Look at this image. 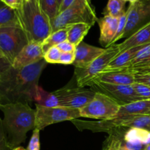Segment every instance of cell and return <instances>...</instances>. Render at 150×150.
Listing matches in <instances>:
<instances>
[{
	"label": "cell",
	"instance_id": "1",
	"mask_svg": "<svg viewBox=\"0 0 150 150\" xmlns=\"http://www.w3.org/2000/svg\"><path fill=\"white\" fill-rule=\"evenodd\" d=\"M47 64L43 59L26 67H11L0 75V99L2 104L36 101L40 78Z\"/></svg>",
	"mask_w": 150,
	"mask_h": 150
},
{
	"label": "cell",
	"instance_id": "2",
	"mask_svg": "<svg viewBox=\"0 0 150 150\" xmlns=\"http://www.w3.org/2000/svg\"><path fill=\"white\" fill-rule=\"evenodd\" d=\"M0 110L4 114L2 126L7 141L15 149L25 142L28 132L35 129L36 111L23 103L3 104Z\"/></svg>",
	"mask_w": 150,
	"mask_h": 150
},
{
	"label": "cell",
	"instance_id": "3",
	"mask_svg": "<svg viewBox=\"0 0 150 150\" xmlns=\"http://www.w3.org/2000/svg\"><path fill=\"white\" fill-rule=\"evenodd\" d=\"M19 23L29 42H42L52 33V25L40 0H21L17 9Z\"/></svg>",
	"mask_w": 150,
	"mask_h": 150
},
{
	"label": "cell",
	"instance_id": "4",
	"mask_svg": "<svg viewBox=\"0 0 150 150\" xmlns=\"http://www.w3.org/2000/svg\"><path fill=\"white\" fill-rule=\"evenodd\" d=\"M98 20L95 9L89 0H76L68 8L57 16L51 25L53 32H55L78 23H86L92 26Z\"/></svg>",
	"mask_w": 150,
	"mask_h": 150
},
{
	"label": "cell",
	"instance_id": "5",
	"mask_svg": "<svg viewBox=\"0 0 150 150\" xmlns=\"http://www.w3.org/2000/svg\"><path fill=\"white\" fill-rule=\"evenodd\" d=\"M29 42L26 32L20 26L0 28V55L11 64Z\"/></svg>",
	"mask_w": 150,
	"mask_h": 150
},
{
	"label": "cell",
	"instance_id": "6",
	"mask_svg": "<svg viewBox=\"0 0 150 150\" xmlns=\"http://www.w3.org/2000/svg\"><path fill=\"white\" fill-rule=\"evenodd\" d=\"M120 53L119 44H114L105 48L100 56L95 59L86 68H76L75 76L78 86H89L99 73H102L109 63Z\"/></svg>",
	"mask_w": 150,
	"mask_h": 150
},
{
	"label": "cell",
	"instance_id": "7",
	"mask_svg": "<svg viewBox=\"0 0 150 150\" xmlns=\"http://www.w3.org/2000/svg\"><path fill=\"white\" fill-rule=\"evenodd\" d=\"M121 105L107 95L96 92L93 99L81 108V117L86 118L108 120L114 119Z\"/></svg>",
	"mask_w": 150,
	"mask_h": 150
},
{
	"label": "cell",
	"instance_id": "8",
	"mask_svg": "<svg viewBox=\"0 0 150 150\" xmlns=\"http://www.w3.org/2000/svg\"><path fill=\"white\" fill-rule=\"evenodd\" d=\"M35 129L42 130L45 127L64 121H72L81 117L80 110L64 107H45L36 104Z\"/></svg>",
	"mask_w": 150,
	"mask_h": 150
},
{
	"label": "cell",
	"instance_id": "9",
	"mask_svg": "<svg viewBox=\"0 0 150 150\" xmlns=\"http://www.w3.org/2000/svg\"><path fill=\"white\" fill-rule=\"evenodd\" d=\"M58 100L59 107L81 109L87 105L96 92L91 88L63 87L53 92Z\"/></svg>",
	"mask_w": 150,
	"mask_h": 150
},
{
	"label": "cell",
	"instance_id": "10",
	"mask_svg": "<svg viewBox=\"0 0 150 150\" xmlns=\"http://www.w3.org/2000/svg\"><path fill=\"white\" fill-rule=\"evenodd\" d=\"M89 87L96 92H100L115 100L120 105H124L138 100H144L139 98L133 85H119L92 81Z\"/></svg>",
	"mask_w": 150,
	"mask_h": 150
},
{
	"label": "cell",
	"instance_id": "11",
	"mask_svg": "<svg viewBox=\"0 0 150 150\" xmlns=\"http://www.w3.org/2000/svg\"><path fill=\"white\" fill-rule=\"evenodd\" d=\"M126 26L122 38H127L150 21V0H138L127 10Z\"/></svg>",
	"mask_w": 150,
	"mask_h": 150
},
{
	"label": "cell",
	"instance_id": "12",
	"mask_svg": "<svg viewBox=\"0 0 150 150\" xmlns=\"http://www.w3.org/2000/svg\"><path fill=\"white\" fill-rule=\"evenodd\" d=\"M92 81H101L119 85H133L136 83V73L130 67L104 70L99 73Z\"/></svg>",
	"mask_w": 150,
	"mask_h": 150
},
{
	"label": "cell",
	"instance_id": "13",
	"mask_svg": "<svg viewBox=\"0 0 150 150\" xmlns=\"http://www.w3.org/2000/svg\"><path fill=\"white\" fill-rule=\"evenodd\" d=\"M44 54L40 42H29L16 57L12 67L19 68L35 64L43 59Z\"/></svg>",
	"mask_w": 150,
	"mask_h": 150
},
{
	"label": "cell",
	"instance_id": "14",
	"mask_svg": "<svg viewBox=\"0 0 150 150\" xmlns=\"http://www.w3.org/2000/svg\"><path fill=\"white\" fill-rule=\"evenodd\" d=\"M105 50V48L93 46L82 41L76 46L73 65L76 68H86L95 59L100 56Z\"/></svg>",
	"mask_w": 150,
	"mask_h": 150
},
{
	"label": "cell",
	"instance_id": "15",
	"mask_svg": "<svg viewBox=\"0 0 150 150\" xmlns=\"http://www.w3.org/2000/svg\"><path fill=\"white\" fill-rule=\"evenodd\" d=\"M98 25L100 27L99 42L101 45L108 48L112 45V42L117 32L119 24V18H114L109 16H104L98 18Z\"/></svg>",
	"mask_w": 150,
	"mask_h": 150
},
{
	"label": "cell",
	"instance_id": "16",
	"mask_svg": "<svg viewBox=\"0 0 150 150\" xmlns=\"http://www.w3.org/2000/svg\"><path fill=\"white\" fill-rule=\"evenodd\" d=\"M123 144L133 150H143L150 144V131L144 129L130 128L125 132Z\"/></svg>",
	"mask_w": 150,
	"mask_h": 150
},
{
	"label": "cell",
	"instance_id": "17",
	"mask_svg": "<svg viewBox=\"0 0 150 150\" xmlns=\"http://www.w3.org/2000/svg\"><path fill=\"white\" fill-rule=\"evenodd\" d=\"M138 115H150V100H138L121 105L114 119L116 120H122Z\"/></svg>",
	"mask_w": 150,
	"mask_h": 150
},
{
	"label": "cell",
	"instance_id": "18",
	"mask_svg": "<svg viewBox=\"0 0 150 150\" xmlns=\"http://www.w3.org/2000/svg\"><path fill=\"white\" fill-rule=\"evenodd\" d=\"M147 44H150V21L119 44V46L120 52H122L130 48Z\"/></svg>",
	"mask_w": 150,
	"mask_h": 150
},
{
	"label": "cell",
	"instance_id": "19",
	"mask_svg": "<svg viewBox=\"0 0 150 150\" xmlns=\"http://www.w3.org/2000/svg\"><path fill=\"white\" fill-rule=\"evenodd\" d=\"M144 45H140V46L133 47L125 51L120 52L111 62L109 63L105 70H118V69L126 68L130 67V63L133 59L137 53L143 48Z\"/></svg>",
	"mask_w": 150,
	"mask_h": 150
},
{
	"label": "cell",
	"instance_id": "20",
	"mask_svg": "<svg viewBox=\"0 0 150 150\" xmlns=\"http://www.w3.org/2000/svg\"><path fill=\"white\" fill-rule=\"evenodd\" d=\"M67 27H68V32H67V40L73 45L77 46L83 41V39L87 35L92 26L86 23H78L69 25Z\"/></svg>",
	"mask_w": 150,
	"mask_h": 150
},
{
	"label": "cell",
	"instance_id": "21",
	"mask_svg": "<svg viewBox=\"0 0 150 150\" xmlns=\"http://www.w3.org/2000/svg\"><path fill=\"white\" fill-rule=\"evenodd\" d=\"M11 26H20L17 10L0 1V28Z\"/></svg>",
	"mask_w": 150,
	"mask_h": 150
},
{
	"label": "cell",
	"instance_id": "22",
	"mask_svg": "<svg viewBox=\"0 0 150 150\" xmlns=\"http://www.w3.org/2000/svg\"><path fill=\"white\" fill-rule=\"evenodd\" d=\"M67 32H68V27H64L60 29L59 30L53 32L48 37H47L42 42V50L44 53L46 52L49 48L52 47L57 46L61 42L67 40Z\"/></svg>",
	"mask_w": 150,
	"mask_h": 150
},
{
	"label": "cell",
	"instance_id": "23",
	"mask_svg": "<svg viewBox=\"0 0 150 150\" xmlns=\"http://www.w3.org/2000/svg\"><path fill=\"white\" fill-rule=\"evenodd\" d=\"M125 0H108L103 11L104 16H109L114 18H120L126 12Z\"/></svg>",
	"mask_w": 150,
	"mask_h": 150
},
{
	"label": "cell",
	"instance_id": "24",
	"mask_svg": "<svg viewBox=\"0 0 150 150\" xmlns=\"http://www.w3.org/2000/svg\"><path fill=\"white\" fill-rule=\"evenodd\" d=\"M42 10L51 20V23L58 16L59 5L57 0H40Z\"/></svg>",
	"mask_w": 150,
	"mask_h": 150
},
{
	"label": "cell",
	"instance_id": "25",
	"mask_svg": "<svg viewBox=\"0 0 150 150\" xmlns=\"http://www.w3.org/2000/svg\"><path fill=\"white\" fill-rule=\"evenodd\" d=\"M62 52L57 46L49 48L44 54V60L48 64H59Z\"/></svg>",
	"mask_w": 150,
	"mask_h": 150
},
{
	"label": "cell",
	"instance_id": "26",
	"mask_svg": "<svg viewBox=\"0 0 150 150\" xmlns=\"http://www.w3.org/2000/svg\"><path fill=\"white\" fill-rule=\"evenodd\" d=\"M150 57V44H147V45H144L139 52L136 55V57L133 58L132 60L131 63H130V67L131 68L132 67L136 64L137 63L143 61L145 59L148 58Z\"/></svg>",
	"mask_w": 150,
	"mask_h": 150
},
{
	"label": "cell",
	"instance_id": "27",
	"mask_svg": "<svg viewBox=\"0 0 150 150\" xmlns=\"http://www.w3.org/2000/svg\"><path fill=\"white\" fill-rule=\"evenodd\" d=\"M133 86L139 98L145 100H150V86L136 82Z\"/></svg>",
	"mask_w": 150,
	"mask_h": 150
},
{
	"label": "cell",
	"instance_id": "28",
	"mask_svg": "<svg viewBox=\"0 0 150 150\" xmlns=\"http://www.w3.org/2000/svg\"><path fill=\"white\" fill-rule=\"evenodd\" d=\"M127 16V10H126L125 13H123V14L119 18V24H118V28H117V34H116L115 38H114V40H113L112 42V45L115 44L117 40H119L120 39L122 38L123 34H124L125 29V26H126Z\"/></svg>",
	"mask_w": 150,
	"mask_h": 150
},
{
	"label": "cell",
	"instance_id": "29",
	"mask_svg": "<svg viewBox=\"0 0 150 150\" xmlns=\"http://www.w3.org/2000/svg\"><path fill=\"white\" fill-rule=\"evenodd\" d=\"M40 131L38 129L33 130L32 136L31 137L29 143L28 144L26 150H40Z\"/></svg>",
	"mask_w": 150,
	"mask_h": 150
},
{
	"label": "cell",
	"instance_id": "30",
	"mask_svg": "<svg viewBox=\"0 0 150 150\" xmlns=\"http://www.w3.org/2000/svg\"><path fill=\"white\" fill-rule=\"evenodd\" d=\"M13 149L7 141V136L5 134L2 126V120L0 118V150H13Z\"/></svg>",
	"mask_w": 150,
	"mask_h": 150
},
{
	"label": "cell",
	"instance_id": "31",
	"mask_svg": "<svg viewBox=\"0 0 150 150\" xmlns=\"http://www.w3.org/2000/svg\"><path fill=\"white\" fill-rule=\"evenodd\" d=\"M75 60V52H67L62 53L60 56L59 64H73Z\"/></svg>",
	"mask_w": 150,
	"mask_h": 150
},
{
	"label": "cell",
	"instance_id": "32",
	"mask_svg": "<svg viewBox=\"0 0 150 150\" xmlns=\"http://www.w3.org/2000/svg\"><path fill=\"white\" fill-rule=\"evenodd\" d=\"M57 47L60 50V51H61L62 53L75 52L76 48V45L69 42L67 40L64 41V42H61V43H59V45H57Z\"/></svg>",
	"mask_w": 150,
	"mask_h": 150
},
{
	"label": "cell",
	"instance_id": "33",
	"mask_svg": "<svg viewBox=\"0 0 150 150\" xmlns=\"http://www.w3.org/2000/svg\"><path fill=\"white\" fill-rule=\"evenodd\" d=\"M136 82L150 86V75L136 74Z\"/></svg>",
	"mask_w": 150,
	"mask_h": 150
},
{
	"label": "cell",
	"instance_id": "34",
	"mask_svg": "<svg viewBox=\"0 0 150 150\" xmlns=\"http://www.w3.org/2000/svg\"><path fill=\"white\" fill-rule=\"evenodd\" d=\"M12 67V64L6 59L4 57L0 55V75L4 73V72L7 71L9 68Z\"/></svg>",
	"mask_w": 150,
	"mask_h": 150
},
{
	"label": "cell",
	"instance_id": "35",
	"mask_svg": "<svg viewBox=\"0 0 150 150\" xmlns=\"http://www.w3.org/2000/svg\"><path fill=\"white\" fill-rule=\"evenodd\" d=\"M75 1H76V0H62L61 4H60L59 7L58 15L59 14V13H62V12L64 11V10H65L67 8H68Z\"/></svg>",
	"mask_w": 150,
	"mask_h": 150
},
{
	"label": "cell",
	"instance_id": "36",
	"mask_svg": "<svg viewBox=\"0 0 150 150\" xmlns=\"http://www.w3.org/2000/svg\"><path fill=\"white\" fill-rule=\"evenodd\" d=\"M146 67H150V57L148 58L145 59L143 61L137 63L135 64L133 67H132V69H136V68H146Z\"/></svg>",
	"mask_w": 150,
	"mask_h": 150
},
{
	"label": "cell",
	"instance_id": "37",
	"mask_svg": "<svg viewBox=\"0 0 150 150\" xmlns=\"http://www.w3.org/2000/svg\"><path fill=\"white\" fill-rule=\"evenodd\" d=\"M122 141L119 140L118 139H113L111 142H110L109 144H108V147L105 150H117L118 146L120 145V144L121 143Z\"/></svg>",
	"mask_w": 150,
	"mask_h": 150
},
{
	"label": "cell",
	"instance_id": "38",
	"mask_svg": "<svg viewBox=\"0 0 150 150\" xmlns=\"http://www.w3.org/2000/svg\"><path fill=\"white\" fill-rule=\"evenodd\" d=\"M4 2L7 6L10 7L11 8L15 9V10H17L19 7L18 1V0H4Z\"/></svg>",
	"mask_w": 150,
	"mask_h": 150
},
{
	"label": "cell",
	"instance_id": "39",
	"mask_svg": "<svg viewBox=\"0 0 150 150\" xmlns=\"http://www.w3.org/2000/svg\"><path fill=\"white\" fill-rule=\"evenodd\" d=\"M136 74H148L150 75V67L146 68H136L133 69Z\"/></svg>",
	"mask_w": 150,
	"mask_h": 150
},
{
	"label": "cell",
	"instance_id": "40",
	"mask_svg": "<svg viewBox=\"0 0 150 150\" xmlns=\"http://www.w3.org/2000/svg\"><path fill=\"white\" fill-rule=\"evenodd\" d=\"M117 150H133V149H131L129 147H127L125 144H123V142H121V143H120V145L118 146Z\"/></svg>",
	"mask_w": 150,
	"mask_h": 150
},
{
	"label": "cell",
	"instance_id": "41",
	"mask_svg": "<svg viewBox=\"0 0 150 150\" xmlns=\"http://www.w3.org/2000/svg\"><path fill=\"white\" fill-rule=\"evenodd\" d=\"M13 150H26V149H24V148L22 147V146H18V147L15 148V149H13Z\"/></svg>",
	"mask_w": 150,
	"mask_h": 150
},
{
	"label": "cell",
	"instance_id": "42",
	"mask_svg": "<svg viewBox=\"0 0 150 150\" xmlns=\"http://www.w3.org/2000/svg\"><path fill=\"white\" fill-rule=\"evenodd\" d=\"M138 0H126V1H129L130 4H134L135 2H136Z\"/></svg>",
	"mask_w": 150,
	"mask_h": 150
},
{
	"label": "cell",
	"instance_id": "43",
	"mask_svg": "<svg viewBox=\"0 0 150 150\" xmlns=\"http://www.w3.org/2000/svg\"><path fill=\"white\" fill-rule=\"evenodd\" d=\"M143 150H150V144H147L146 146H145V147L144 148Z\"/></svg>",
	"mask_w": 150,
	"mask_h": 150
},
{
	"label": "cell",
	"instance_id": "44",
	"mask_svg": "<svg viewBox=\"0 0 150 150\" xmlns=\"http://www.w3.org/2000/svg\"><path fill=\"white\" fill-rule=\"evenodd\" d=\"M57 1H58V5H59V7L60 4H61V2H62V0H57Z\"/></svg>",
	"mask_w": 150,
	"mask_h": 150
},
{
	"label": "cell",
	"instance_id": "45",
	"mask_svg": "<svg viewBox=\"0 0 150 150\" xmlns=\"http://www.w3.org/2000/svg\"><path fill=\"white\" fill-rule=\"evenodd\" d=\"M3 104H2V102H1V99H0V108H1V105H2Z\"/></svg>",
	"mask_w": 150,
	"mask_h": 150
},
{
	"label": "cell",
	"instance_id": "46",
	"mask_svg": "<svg viewBox=\"0 0 150 150\" xmlns=\"http://www.w3.org/2000/svg\"><path fill=\"white\" fill-rule=\"evenodd\" d=\"M18 4H20L21 2V0H18Z\"/></svg>",
	"mask_w": 150,
	"mask_h": 150
},
{
	"label": "cell",
	"instance_id": "47",
	"mask_svg": "<svg viewBox=\"0 0 150 150\" xmlns=\"http://www.w3.org/2000/svg\"><path fill=\"white\" fill-rule=\"evenodd\" d=\"M0 1H3V2H4V0H0Z\"/></svg>",
	"mask_w": 150,
	"mask_h": 150
},
{
	"label": "cell",
	"instance_id": "48",
	"mask_svg": "<svg viewBox=\"0 0 150 150\" xmlns=\"http://www.w3.org/2000/svg\"><path fill=\"white\" fill-rule=\"evenodd\" d=\"M89 1H90V2H91V0H89Z\"/></svg>",
	"mask_w": 150,
	"mask_h": 150
},
{
	"label": "cell",
	"instance_id": "49",
	"mask_svg": "<svg viewBox=\"0 0 150 150\" xmlns=\"http://www.w3.org/2000/svg\"><path fill=\"white\" fill-rule=\"evenodd\" d=\"M125 1H126V0H125Z\"/></svg>",
	"mask_w": 150,
	"mask_h": 150
}]
</instances>
